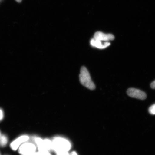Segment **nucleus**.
<instances>
[{
  "label": "nucleus",
  "mask_w": 155,
  "mask_h": 155,
  "mask_svg": "<svg viewBox=\"0 0 155 155\" xmlns=\"http://www.w3.org/2000/svg\"><path fill=\"white\" fill-rule=\"evenodd\" d=\"M0 137H1V133H0Z\"/></svg>",
  "instance_id": "6ab92c4d"
},
{
  "label": "nucleus",
  "mask_w": 155,
  "mask_h": 155,
  "mask_svg": "<svg viewBox=\"0 0 155 155\" xmlns=\"http://www.w3.org/2000/svg\"><path fill=\"white\" fill-rule=\"evenodd\" d=\"M17 2H18V3L21 2V1H22V0H15Z\"/></svg>",
  "instance_id": "f3484780"
},
{
  "label": "nucleus",
  "mask_w": 155,
  "mask_h": 155,
  "mask_svg": "<svg viewBox=\"0 0 155 155\" xmlns=\"http://www.w3.org/2000/svg\"><path fill=\"white\" fill-rule=\"evenodd\" d=\"M44 140L46 150L49 151L53 150V143L49 139H45Z\"/></svg>",
  "instance_id": "1a4fd4ad"
},
{
  "label": "nucleus",
  "mask_w": 155,
  "mask_h": 155,
  "mask_svg": "<svg viewBox=\"0 0 155 155\" xmlns=\"http://www.w3.org/2000/svg\"><path fill=\"white\" fill-rule=\"evenodd\" d=\"M36 147L32 143H25L19 147L18 152L21 155H32L35 153Z\"/></svg>",
  "instance_id": "7ed1b4c3"
},
{
  "label": "nucleus",
  "mask_w": 155,
  "mask_h": 155,
  "mask_svg": "<svg viewBox=\"0 0 155 155\" xmlns=\"http://www.w3.org/2000/svg\"><path fill=\"white\" fill-rule=\"evenodd\" d=\"M32 155H38V153L37 152H35L33 154H32Z\"/></svg>",
  "instance_id": "a211bd4d"
},
{
  "label": "nucleus",
  "mask_w": 155,
  "mask_h": 155,
  "mask_svg": "<svg viewBox=\"0 0 155 155\" xmlns=\"http://www.w3.org/2000/svg\"><path fill=\"white\" fill-rule=\"evenodd\" d=\"M79 78L80 82L83 86L90 90H93L95 89V85L91 79L90 74L85 67H81Z\"/></svg>",
  "instance_id": "f257e3e1"
},
{
  "label": "nucleus",
  "mask_w": 155,
  "mask_h": 155,
  "mask_svg": "<svg viewBox=\"0 0 155 155\" xmlns=\"http://www.w3.org/2000/svg\"><path fill=\"white\" fill-rule=\"evenodd\" d=\"M3 117V114L2 111L0 109V121L2 120Z\"/></svg>",
  "instance_id": "4468645a"
},
{
  "label": "nucleus",
  "mask_w": 155,
  "mask_h": 155,
  "mask_svg": "<svg viewBox=\"0 0 155 155\" xmlns=\"http://www.w3.org/2000/svg\"><path fill=\"white\" fill-rule=\"evenodd\" d=\"M29 139V137L28 136H21L11 143L10 147L12 150L14 151L16 150L22 143L26 142Z\"/></svg>",
  "instance_id": "423d86ee"
},
{
  "label": "nucleus",
  "mask_w": 155,
  "mask_h": 155,
  "mask_svg": "<svg viewBox=\"0 0 155 155\" xmlns=\"http://www.w3.org/2000/svg\"><path fill=\"white\" fill-rule=\"evenodd\" d=\"M94 38L101 41L108 42L113 40L115 37L111 34H106L101 32H97L95 33Z\"/></svg>",
  "instance_id": "39448f33"
},
{
  "label": "nucleus",
  "mask_w": 155,
  "mask_h": 155,
  "mask_svg": "<svg viewBox=\"0 0 155 155\" xmlns=\"http://www.w3.org/2000/svg\"><path fill=\"white\" fill-rule=\"evenodd\" d=\"M151 88L152 89H155V81L152 82L150 84Z\"/></svg>",
  "instance_id": "2eb2a0df"
},
{
  "label": "nucleus",
  "mask_w": 155,
  "mask_h": 155,
  "mask_svg": "<svg viewBox=\"0 0 155 155\" xmlns=\"http://www.w3.org/2000/svg\"><path fill=\"white\" fill-rule=\"evenodd\" d=\"M91 45L92 47L99 48V49H104L109 46L111 44L109 42H105L103 43L100 41L92 38L90 41Z\"/></svg>",
  "instance_id": "0eeeda50"
},
{
  "label": "nucleus",
  "mask_w": 155,
  "mask_h": 155,
  "mask_svg": "<svg viewBox=\"0 0 155 155\" xmlns=\"http://www.w3.org/2000/svg\"></svg>",
  "instance_id": "aec40b11"
},
{
  "label": "nucleus",
  "mask_w": 155,
  "mask_h": 155,
  "mask_svg": "<svg viewBox=\"0 0 155 155\" xmlns=\"http://www.w3.org/2000/svg\"><path fill=\"white\" fill-rule=\"evenodd\" d=\"M127 94L131 97L145 100L147 97L146 94L143 91L134 88H130L127 90Z\"/></svg>",
  "instance_id": "20e7f679"
},
{
  "label": "nucleus",
  "mask_w": 155,
  "mask_h": 155,
  "mask_svg": "<svg viewBox=\"0 0 155 155\" xmlns=\"http://www.w3.org/2000/svg\"><path fill=\"white\" fill-rule=\"evenodd\" d=\"M52 143L53 150L56 153L68 152L71 148V144L69 141L62 137H55Z\"/></svg>",
  "instance_id": "f03ea898"
},
{
  "label": "nucleus",
  "mask_w": 155,
  "mask_h": 155,
  "mask_svg": "<svg viewBox=\"0 0 155 155\" xmlns=\"http://www.w3.org/2000/svg\"><path fill=\"white\" fill-rule=\"evenodd\" d=\"M70 155H78V154L77 153L75 152V151H73V152L71 153Z\"/></svg>",
  "instance_id": "dca6fc26"
},
{
  "label": "nucleus",
  "mask_w": 155,
  "mask_h": 155,
  "mask_svg": "<svg viewBox=\"0 0 155 155\" xmlns=\"http://www.w3.org/2000/svg\"><path fill=\"white\" fill-rule=\"evenodd\" d=\"M57 155H69L68 152H57Z\"/></svg>",
  "instance_id": "ddd939ff"
},
{
  "label": "nucleus",
  "mask_w": 155,
  "mask_h": 155,
  "mask_svg": "<svg viewBox=\"0 0 155 155\" xmlns=\"http://www.w3.org/2000/svg\"><path fill=\"white\" fill-rule=\"evenodd\" d=\"M149 112L151 115H155V104L150 107L149 108Z\"/></svg>",
  "instance_id": "9b49d317"
},
{
  "label": "nucleus",
  "mask_w": 155,
  "mask_h": 155,
  "mask_svg": "<svg viewBox=\"0 0 155 155\" xmlns=\"http://www.w3.org/2000/svg\"><path fill=\"white\" fill-rule=\"evenodd\" d=\"M35 141L37 145L39 151H47L45 148L43 140H42L41 138H39V137H36L35 139Z\"/></svg>",
  "instance_id": "6e6552de"
},
{
  "label": "nucleus",
  "mask_w": 155,
  "mask_h": 155,
  "mask_svg": "<svg viewBox=\"0 0 155 155\" xmlns=\"http://www.w3.org/2000/svg\"><path fill=\"white\" fill-rule=\"evenodd\" d=\"M38 155H52L48 151H39Z\"/></svg>",
  "instance_id": "f8f14e48"
},
{
  "label": "nucleus",
  "mask_w": 155,
  "mask_h": 155,
  "mask_svg": "<svg viewBox=\"0 0 155 155\" xmlns=\"http://www.w3.org/2000/svg\"><path fill=\"white\" fill-rule=\"evenodd\" d=\"M8 142V139L6 136L5 135L0 137V147H5L6 145Z\"/></svg>",
  "instance_id": "9d476101"
}]
</instances>
